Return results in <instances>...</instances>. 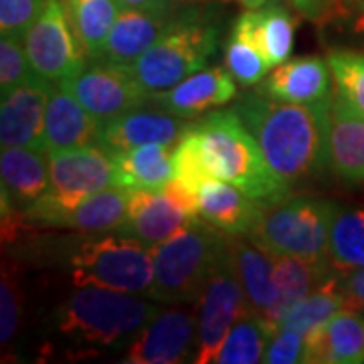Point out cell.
<instances>
[{
  "mask_svg": "<svg viewBox=\"0 0 364 364\" xmlns=\"http://www.w3.org/2000/svg\"><path fill=\"white\" fill-rule=\"evenodd\" d=\"M332 102L289 104L255 91L237 97L233 109L259 142L275 174L294 186L330 168Z\"/></svg>",
  "mask_w": 364,
  "mask_h": 364,
  "instance_id": "6da1fadb",
  "label": "cell"
},
{
  "mask_svg": "<svg viewBox=\"0 0 364 364\" xmlns=\"http://www.w3.org/2000/svg\"><path fill=\"white\" fill-rule=\"evenodd\" d=\"M196 130L207 148L215 178L227 181L263 205H275L291 195V186L282 181L261 150L259 142L231 109H213Z\"/></svg>",
  "mask_w": 364,
  "mask_h": 364,
  "instance_id": "7a4b0ae2",
  "label": "cell"
},
{
  "mask_svg": "<svg viewBox=\"0 0 364 364\" xmlns=\"http://www.w3.org/2000/svg\"><path fill=\"white\" fill-rule=\"evenodd\" d=\"M227 245L229 235L198 217L181 233L152 247L150 298L170 306L198 301Z\"/></svg>",
  "mask_w": 364,
  "mask_h": 364,
  "instance_id": "3957f363",
  "label": "cell"
},
{
  "mask_svg": "<svg viewBox=\"0 0 364 364\" xmlns=\"http://www.w3.org/2000/svg\"><path fill=\"white\" fill-rule=\"evenodd\" d=\"M158 312L156 304L138 298V294L81 286L61 306L57 330L79 344L116 346L138 336Z\"/></svg>",
  "mask_w": 364,
  "mask_h": 364,
  "instance_id": "277c9868",
  "label": "cell"
},
{
  "mask_svg": "<svg viewBox=\"0 0 364 364\" xmlns=\"http://www.w3.org/2000/svg\"><path fill=\"white\" fill-rule=\"evenodd\" d=\"M217 49L219 26L205 14L191 11L170 18L162 37L132 65V71L154 95L205 69Z\"/></svg>",
  "mask_w": 364,
  "mask_h": 364,
  "instance_id": "5b68a950",
  "label": "cell"
},
{
  "mask_svg": "<svg viewBox=\"0 0 364 364\" xmlns=\"http://www.w3.org/2000/svg\"><path fill=\"white\" fill-rule=\"evenodd\" d=\"M340 208L330 198L287 196L265 205L249 239L272 255H294L312 261L328 259L330 227Z\"/></svg>",
  "mask_w": 364,
  "mask_h": 364,
  "instance_id": "8992f818",
  "label": "cell"
},
{
  "mask_svg": "<svg viewBox=\"0 0 364 364\" xmlns=\"http://www.w3.org/2000/svg\"><path fill=\"white\" fill-rule=\"evenodd\" d=\"M49 186L25 208L26 221L37 227H59L87 198L114 186L112 154L102 146L49 152Z\"/></svg>",
  "mask_w": 364,
  "mask_h": 364,
  "instance_id": "52a82bcc",
  "label": "cell"
},
{
  "mask_svg": "<svg viewBox=\"0 0 364 364\" xmlns=\"http://www.w3.org/2000/svg\"><path fill=\"white\" fill-rule=\"evenodd\" d=\"M73 286H100L150 296L154 282L152 249L126 235L81 243L69 257Z\"/></svg>",
  "mask_w": 364,
  "mask_h": 364,
  "instance_id": "ba28073f",
  "label": "cell"
},
{
  "mask_svg": "<svg viewBox=\"0 0 364 364\" xmlns=\"http://www.w3.org/2000/svg\"><path fill=\"white\" fill-rule=\"evenodd\" d=\"M247 296L237 267L231 235L219 263L208 277L196 308V352L193 363H217L229 330L237 320L249 314Z\"/></svg>",
  "mask_w": 364,
  "mask_h": 364,
  "instance_id": "9c48e42d",
  "label": "cell"
},
{
  "mask_svg": "<svg viewBox=\"0 0 364 364\" xmlns=\"http://www.w3.org/2000/svg\"><path fill=\"white\" fill-rule=\"evenodd\" d=\"M25 51L39 77L63 85L85 67L87 57L71 26L63 0H47L41 16L25 35Z\"/></svg>",
  "mask_w": 364,
  "mask_h": 364,
  "instance_id": "30bf717a",
  "label": "cell"
},
{
  "mask_svg": "<svg viewBox=\"0 0 364 364\" xmlns=\"http://www.w3.org/2000/svg\"><path fill=\"white\" fill-rule=\"evenodd\" d=\"M63 87L102 122L152 104V93L140 83L132 67L107 61H93L90 67H83L71 81L63 83Z\"/></svg>",
  "mask_w": 364,
  "mask_h": 364,
  "instance_id": "8fae6325",
  "label": "cell"
},
{
  "mask_svg": "<svg viewBox=\"0 0 364 364\" xmlns=\"http://www.w3.org/2000/svg\"><path fill=\"white\" fill-rule=\"evenodd\" d=\"M196 314L168 308L150 320L124 356L126 364H178L196 352Z\"/></svg>",
  "mask_w": 364,
  "mask_h": 364,
  "instance_id": "7c38bea8",
  "label": "cell"
},
{
  "mask_svg": "<svg viewBox=\"0 0 364 364\" xmlns=\"http://www.w3.org/2000/svg\"><path fill=\"white\" fill-rule=\"evenodd\" d=\"M55 90L51 81L33 77L2 95L0 105V146H28L45 148V116L47 104Z\"/></svg>",
  "mask_w": 364,
  "mask_h": 364,
  "instance_id": "4fadbf2b",
  "label": "cell"
},
{
  "mask_svg": "<svg viewBox=\"0 0 364 364\" xmlns=\"http://www.w3.org/2000/svg\"><path fill=\"white\" fill-rule=\"evenodd\" d=\"M193 217L181 203L162 188V191H132L128 217L117 233L140 241L146 247H156L168 241L170 237L181 233Z\"/></svg>",
  "mask_w": 364,
  "mask_h": 364,
  "instance_id": "5bb4252c",
  "label": "cell"
},
{
  "mask_svg": "<svg viewBox=\"0 0 364 364\" xmlns=\"http://www.w3.org/2000/svg\"><path fill=\"white\" fill-rule=\"evenodd\" d=\"M237 97V81L223 67L200 69L170 90L152 95V104L172 116L191 117L208 114Z\"/></svg>",
  "mask_w": 364,
  "mask_h": 364,
  "instance_id": "9a60e30c",
  "label": "cell"
},
{
  "mask_svg": "<svg viewBox=\"0 0 364 364\" xmlns=\"http://www.w3.org/2000/svg\"><path fill=\"white\" fill-rule=\"evenodd\" d=\"M332 71L322 57H298L287 59L273 67L259 83L257 91L289 104H322L332 102Z\"/></svg>",
  "mask_w": 364,
  "mask_h": 364,
  "instance_id": "2e32d148",
  "label": "cell"
},
{
  "mask_svg": "<svg viewBox=\"0 0 364 364\" xmlns=\"http://www.w3.org/2000/svg\"><path fill=\"white\" fill-rule=\"evenodd\" d=\"M195 126V122H186L184 117L172 116L168 112H142L134 109L128 114L105 119L102 124L100 146L107 152L138 148L146 144H166L174 146Z\"/></svg>",
  "mask_w": 364,
  "mask_h": 364,
  "instance_id": "e0dca14e",
  "label": "cell"
},
{
  "mask_svg": "<svg viewBox=\"0 0 364 364\" xmlns=\"http://www.w3.org/2000/svg\"><path fill=\"white\" fill-rule=\"evenodd\" d=\"M102 124L67 87L55 85L45 116V148L47 152H57L100 146Z\"/></svg>",
  "mask_w": 364,
  "mask_h": 364,
  "instance_id": "ac0fdd59",
  "label": "cell"
},
{
  "mask_svg": "<svg viewBox=\"0 0 364 364\" xmlns=\"http://www.w3.org/2000/svg\"><path fill=\"white\" fill-rule=\"evenodd\" d=\"M304 363H364V316L350 310H342L324 324L312 328L306 334Z\"/></svg>",
  "mask_w": 364,
  "mask_h": 364,
  "instance_id": "d6986e66",
  "label": "cell"
},
{
  "mask_svg": "<svg viewBox=\"0 0 364 364\" xmlns=\"http://www.w3.org/2000/svg\"><path fill=\"white\" fill-rule=\"evenodd\" d=\"M263 203L245 195L241 188L227 181L205 182L198 191V215L233 237H249L261 219Z\"/></svg>",
  "mask_w": 364,
  "mask_h": 364,
  "instance_id": "ffe728a7",
  "label": "cell"
},
{
  "mask_svg": "<svg viewBox=\"0 0 364 364\" xmlns=\"http://www.w3.org/2000/svg\"><path fill=\"white\" fill-rule=\"evenodd\" d=\"M170 18H172L170 14L122 9L105 39L102 57L95 61L132 67L162 37Z\"/></svg>",
  "mask_w": 364,
  "mask_h": 364,
  "instance_id": "44dd1931",
  "label": "cell"
},
{
  "mask_svg": "<svg viewBox=\"0 0 364 364\" xmlns=\"http://www.w3.org/2000/svg\"><path fill=\"white\" fill-rule=\"evenodd\" d=\"M296 16L277 2H267L261 9L243 13L233 28L245 35L272 67L282 65L294 51Z\"/></svg>",
  "mask_w": 364,
  "mask_h": 364,
  "instance_id": "7402d4cb",
  "label": "cell"
},
{
  "mask_svg": "<svg viewBox=\"0 0 364 364\" xmlns=\"http://www.w3.org/2000/svg\"><path fill=\"white\" fill-rule=\"evenodd\" d=\"M109 154L114 186L124 191H162L174 178V152L166 144H146Z\"/></svg>",
  "mask_w": 364,
  "mask_h": 364,
  "instance_id": "603a6c76",
  "label": "cell"
},
{
  "mask_svg": "<svg viewBox=\"0 0 364 364\" xmlns=\"http://www.w3.org/2000/svg\"><path fill=\"white\" fill-rule=\"evenodd\" d=\"M2 188L9 193L16 207L25 210L49 186V152L28 146H9L0 154Z\"/></svg>",
  "mask_w": 364,
  "mask_h": 364,
  "instance_id": "cb8c5ba5",
  "label": "cell"
},
{
  "mask_svg": "<svg viewBox=\"0 0 364 364\" xmlns=\"http://www.w3.org/2000/svg\"><path fill=\"white\" fill-rule=\"evenodd\" d=\"M231 247L241 273V282L245 287L249 310L259 314L269 324H273V314L279 299V291L275 284V255L255 245L253 241L249 243L243 239H235L233 235H231Z\"/></svg>",
  "mask_w": 364,
  "mask_h": 364,
  "instance_id": "d4e9b609",
  "label": "cell"
},
{
  "mask_svg": "<svg viewBox=\"0 0 364 364\" xmlns=\"http://www.w3.org/2000/svg\"><path fill=\"white\" fill-rule=\"evenodd\" d=\"M330 170L346 184H364V117L332 102Z\"/></svg>",
  "mask_w": 364,
  "mask_h": 364,
  "instance_id": "484cf974",
  "label": "cell"
},
{
  "mask_svg": "<svg viewBox=\"0 0 364 364\" xmlns=\"http://www.w3.org/2000/svg\"><path fill=\"white\" fill-rule=\"evenodd\" d=\"M336 275L330 261H312L294 255H275V284L279 291V299L273 314V324L279 328L282 318L296 306L299 299L312 294L326 279Z\"/></svg>",
  "mask_w": 364,
  "mask_h": 364,
  "instance_id": "4316f807",
  "label": "cell"
},
{
  "mask_svg": "<svg viewBox=\"0 0 364 364\" xmlns=\"http://www.w3.org/2000/svg\"><path fill=\"white\" fill-rule=\"evenodd\" d=\"M128 205H130V191L109 186L87 196L63 221L61 229H73L81 233L117 231L128 217Z\"/></svg>",
  "mask_w": 364,
  "mask_h": 364,
  "instance_id": "83f0119b",
  "label": "cell"
},
{
  "mask_svg": "<svg viewBox=\"0 0 364 364\" xmlns=\"http://www.w3.org/2000/svg\"><path fill=\"white\" fill-rule=\"evenodd\" d=\"M71 26L90 59H100L105 39L122 11L116 0H63Z\"/></svg>",
  "mask_w": 364,
  "mask_h": 364,
  "instance_id": "f1b7e54d",
  "label": "cell"
},
{
  "mask_svg": "<svg viewBox=\"0 0 364 364\" xmlns=\"http://www.w3.org/2000/svg\"><path fill=\"white\" fill-rule=\"evenodd\" d=\"M275 326L255 312L245 314L229 330L223 348L217 356L219 364H257L263 363L267 344L275 334Z\"/></svg>",
  "mask_w": 364,
  "mask_h": 364,
  "instance_id": "f546056e",
  "label": "cell"
},
{
  "mask_svg": "<svg viewBox=\"0 0 364 364\" xmlns=\"http://www.w3.org/2000/svg\"><path fill=\"white\" fill-rule=\"evenodd\" d=\"M328 259L336 273L364 269V208L336 213L330 227Z\"/></svg>",
  "mask_w": 364,
  "mask_h": 364,
  "instance_id": "4dcf8cb0",
  "label": "cell"
},
{
  "mask_svg": "<svg viewBox=\"0 0 364 364\" xmlns=\"http://www.w3.org/2000/svg\"><path fill=\"white\" fill-rule=\"evenodd\" d=\"M338 275H332L320 287H316L312 294L299 299L296 306H291L282 318L279 328H291L301 334H308L312 328L328 322L332 316L344 310V299L338 289Z\"/></svg>",
  "mask_w": 364,
  "mask_h": 364,
  "instance_id": "1f68e13d",
  "label": "cell"
},
{
  "mask_svg": "<svg viewBox=\"0 0 364 364\" xmlns=\"http://www.w3.org/2000/svg\"><path fill=\"white\" fill-rule=\"evenodd\" d=\"M326 61L334 79V104L354 116L364 117V53L330 49Z\"/></svg>",
  "mask_w": 364,
  "mask_h": 364,
  "instance_id": "d6a6232c",
  "label": "cell"
},
{
  "mask_svg": "<svg viewBox=\"0 0 364 364\" xmlns=\"http://www.w3.org/2000/svg\"><path fill=\"white\" fill-rule=\"evenodd\" d=\"M225 69L233 75L237 85L253 87L265 79L272 65L245 35L233 28L225 45Z\"/></svg>",
  "mask_w": 364,
  "mask_h": 364,
  "instance_id": "836d02e7",
  "label": "cell"
},
{
  "mask_svg": "<svg viewBox=\"0 0 364 364\" xmlns=\"http://www.w3.org/2000/svg\"><path fill=\"white\" fill-rule=\"evenodd\" d=\"M174 178L182 184L191 186L193 191H200L205 182L215 178V172L208 160L207 148L200 140V134L196 130V124L186 132L176 144L174 150Z\"/></svg>",
  "mask_w": 364,
  "mask_h": 364,
  "instance_id": "e575fe53",
  "label": "cell"
},
{
  "mask_svg": "<svg viewBox=\"0 0 364 364\" xmlns=\"http://www.w3.org/2000/svg\"><path fill=\"white\" fill-rule=\"evenodd\" d=\"M33 75L35 71L26 57L25 39L2 37L0 39V91L2 95Z\"/></svg>",
  "mask_w": 364,
  "mask_h": 364,
  "instance_id": "d590c367",
  "label": "cell"
},
{
  "mask_svg": "<svg viewBox=\"0 0 364 364\" xmlns=\"http://www.w3.org/2000/svg\"><path fill=\"white\" fill-rule=\"evenodd\" d=\"M21 308L23 296L21 286L16 282V273L13 265H2V282H0V340L2 346L13 342L16 328L21 322Z\"/></svg>",
  "mask_w": 364,
  "mask_h": 364,
  "instance_id": "8d00e7d4",
  "label": "cell"
},
{
  "mask_svg": "<svg viewBox=\"0 0 364 364\" xmlns=\"http://www.w3.org/2000/svg\"><path fill=\"white\" fill-rule=\"evenodd\" d=\"M47 0H0V35L25 39Z\"/></svg>",
  "mask_w": 364,
  "mask_h": 364,
  "instance_id": "74e56055",
  "label": "cell"
},
{
  "mask_svg": "<svg viewBox=\"0 0 364 364\" xmlns=\"http://www.w3.org/2000/svg\"><path fill=\"white\" fill-rule=\"evenodd\" d=\"M306 334L291 328H277L267 344L263 363L267 364H296L304 363Z\"/></svg>",
  "mask_w": 364,
  "mask_h": 364,
  "instance_id": "f35d334b",
  "label": "cell"
},
{
  "mask_svg": "<svg viewBox=\"0 0 364 364\" xmlns=\"http://www.w3.org/2000/svg\"><path fill=\"white\" fill-rule=\"evenodd\" d=\"M338 289L344 299V310L364 316V269L340 273Z\"/></svg>",
  "mask_w": 364,
  "mask_h": 364,
  "instance_id": "ab89813d",
  "label": "cell"
},
{
  "mask_svg": "<svg viewBox=\"0 0 364 364\" xmlns=\"http://www.w3.org/2000/svg\"><path fill=\"white\" fill-rule=\"evenodd\" d=\"M326 18L344 21L352 33L364 35V0H330Z\"/></svg>",
  "mask_w": 364,
  "mask_h": 364,
  "instance_id": "60d3db41",
  "label": "cell"
},
{
  "mask_svg": "<svg viewBox=\"0 0 364 364\" xmlns=\"http://www.w3.org/2000/svg\"><path fill=\"white\" fill-rule=\"evenodd\" d=\"M291 4L298 9L301 16H306L308 21L314 23H322L328 16V6L330 0H291Z\"/></svg>",
  "mask_w": 364,
  "mask_h": 364,
  "instance_id": "b9f144b4",
  "label": "cell"
},
{
  "mask_svg": "<svg viewBox=\"0 0 364 364\" xmlns=\"http://www.w3.org/2000/svg\"><path fill=\"white\" fill-rule=\"evenodd\" d=\"M119 9H136L150 13L170 14V0H116Z\"/></svg>",
  "mask_w": 364,
  "mask_h": 364,
  "instance_id": "7bdbcfd3",
  "label": "cell"
},
{
  "mask_svg": "<svg viewBox=\"0 0 364 364\" xmlns=\"http://www.w3.org/2000/svg\"><path fill=\"white\" fill-rule=\"evenodd\" d=\"M235 2H239L241 6H245L247 11H253V9H261V6H265L267 2H272V0H235Z\"/></svg>",
  "mask_w": 364,
  "mask_h": 364,
  "instance_id": "ee69618b",
  "label": "cell"
},
{
  "mask_svg": "<svg viewBox=\"0 0 364 364\" xmlns=\"http://www.w3.org/2000/svg\"><path fill=\"white\" fill-rule=\"evenodd\" d=\"M174 4H191V2H198V0H170Z\"/></svg>",
  "mask_w": 364,
  "mask_h": 364,
  "instance_id": "f6af8a7d",
  "label": "cell"
}]
</instances>
